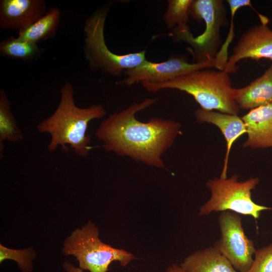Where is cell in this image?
Instances as JSON below:
<instances>
[{
	"instance_id": "obj_11",
	"label": "cell",
	"mask_w": 272,
	"mask_h": 272,
	"mask_svg": "<svg viewBox=\"0 0 272 272\" xmlns=\"http://www.w3.org/2000/svg\"><path fill=\"white\" fill-rule=\"evenodd\" d=\"M43 0H1L0 27L3 29L22 30L46 13Z\"/></svg>"
},
{
	"instance_id": "obj_23",
	"label": "cell",
	"mask_w": 272,
	"mask_h": 272,
	"mask_svg": "<svg viewBox=\"0 0 272 272\" xmlns=\"http://www.w3.org/2000/svg\"><path fill=\"white\" fill-rule=\"evenodd\" d=\"M63 267L67 272H83V270L81 268L75 267L71 262L67 261L64 263Z\"/></svg>"
},
{
	"instance_id": "obj_6",
	"label": "cell",
	"mask_w": 272,
	"mask_h": 272,
	"mask_svg": "<svg viewBox=\"0 0 272 272\" xmlns=\"http://www.w3.org/2000/svg\"><path fill=\"white\" fill-rule=\"evenodd\" d=\"M107 10H100L88 18L85 25V56L90 67L113 76H119L123 71L133 69L146 60V51L118 54L106 45L104 25Z\"/></svg>"
},
{
	"instance_id": "obj_3",
	"label": "cell",
	"mask_w": 272,
	"mask_h": 272,
	"mask_svg": "<svg viewBox=\"0 0 272 272\" xmlns=\"http://www.w3.org/2000/svg\"><path fill=\"white\" fill-rule=\"evenodd\" d=\"M230 74L212 68L199 69L161 83H142L149 92L177 89L191 95L200 108L237 115L239 108L234 97Z\"/></svg>"
},
{
	"instance_id": "obj_10",
	"label": "cell",
	"mask_w": 272,
	"mask_h": 272,
	"mask_svg": "<svg viewBox=\"0 0 272 272\" xmlns=\"http://www.w3.org/2000/svg\"><path fill=\"white\" fill-rule=\"evenodd\" d=\"M261 23L252 26L243 33L228 57L226 72L230 74L237 70L236 64L244 59L272 60V30L267 25L268 20L259 15Z\"/></svg>"
},
{
	"instance_id": "obj_5",
	"label": "cell",
	"mask_w": 272,
	"mask_h": 272,
	"mask_svg": "<svg viewBox=\"0 0 272 272\" xmlns=\"http://www.w3.org/2000/svg\"><path fill=\"white\" fill-rule=\"evenodd\" d=\"M98 227L89 221L74 230L65 239L62 248L64 255H72L79 262V268L90 272H107L110 264L117 261L122 266L135 258L131 253L103 242Z\"/></svg>"
},
{
	"instance_id": "obj_20",
	"label": "cell",
	"mask_w": 272,
	"mask_h": 272,
	"mask_svg": "<svg viewBox=\"0 0 272 272\" xmlns=\"http://www.w3.org/2000/svg\"><path fill=\"white\" fill-rule=\"evenodd\" d=\"M37 253L31 247L16 249L8 248L0 244V262L5 260L15 261L19 268L23 272H31L33 268V260Z\"/></svg>"
},
{
	"instance_id": "obj_19",
	"label": "cell",
	"mask_w": 272,
	"mask_h": 272,
	"mask_svg": "<svg viewBox=\"0 0 272 272\" xmlns=\"http://www.w3.org/2000/svg\"><path fill=\"white\" fill-rule=\"evenodd\" d=\"M193 0H169L164 16L165 23L168 29L186 26Z\"/></svg>"
},
{
	"instance_id": "obj_1",
	"label": "cell",
	"mask_w": 272,
	"mask_h": 272,
	"mask_svg": "<svg viewBox=\"0 0 272 272\" xmlns=\"http://www.w3.org/2000/svg\"><path fill=\"white\" fill-rule=\"evenodd\" d=\"M156 101V98H147L103 120L95 136L105 150L150 166L164 168L162 156L180 133V124L162 118L153 117L147 122L136 118L137 113Z\"/></svg>"
},
{
	"instance_id": "obj_9",
	"label": "cell",
	"mask_w": 272,
	"mask_h": 272,
	"mask_svg": "<svg viewBox=\"0 0 272 272\" xmlns=\"http://www.w3.org/2000/svg\"><path fill=\"white\" fill-rule=\"evenodd\" d=\"M213 67L219 68L217 58L192 63L182 57H171L161 62L146 60L140 65L125 71L126 77L119 84L131 86L140 82L161 83L199 69Z\"/></svg>"
},
{
	"instance_id": "obj_14",
	"label": "cell",
	"mask_w": 272,
	"mask_h": 272,
	"mask_svg": "<svg viewBox=\"0 0 272 272\" xmlns=\"http://www.w3.org/2000/svg\"><path fill=\"white\" fill-rule=\"evenodd\" d=\"M234 97L239 108L243 109L272 104V63L248 86L234 88Z\"/></svg>"
},
{
	"instance_id": "obj_22",
	"label": "cell",
	"mask_w": 272,
	"mask_h": 272,
	"mask_svg": "<svg viewBox=\"0 0 272 272\" xmlns=\"http://www.w3.org/2000/svg\"><path fill=\"white\" fill-rule=\"evenodd\" d=\"M253 263L246 272H272V244L256 249Z\"/></svg>"
},
{
	"instance_id": "obj_24",
	"label": "cell",
	"mask_w": 272,
	"mask_h": 272,
	"mask_svg": "<svg viewBox=\"0 0 272 272\" xmlns=\"http://www.w3.org/2000/svg\"><path fill=\"white\" fill-rule=\"evenodd\" d=\"M166 272H186L181 266H179L176 264H173L172 265L168 267L166 270Z\"/></svg>"
},
{
	"instance_id": "obj_18",
	"label": "cell",
	"mask_w": 272,
	"mask_h": 272,
	"mask_svg": "<svg viewBox=\"0 0 272 272\" xmlns=\"http://www.w3.org/2000/svg\"><path fill=\"white\" fill-rule=\"evenodd\" d=\"M0 52L7 57L30 61L38 57L41 51L37 44L10 37L1 43Z\"/></svg>"
},
{
	"instance_id": "obj_17",
	"label": "cell",
	"mask_w": 272,
	"mask_h": 272,
	"mask_svg": "<svg viewBox=\"0 0 272 272\" xmlns=\"http://www.w3.org/2000/svg\"><path fill=\"white\" fill-rule=\"evenodd\" d=\"M23 134L18 126L11 108V103L3 90L0 91V157L4 156V142H18Z\"/></svg>"
},
{
	"instance_id": "obj_13",
	"label": "cell",
	"mask_w": 272,
	"mask_h": 272,
	"mask_svg": "<svg viewBox=\"0 0 272 272\" xmlns=\"http://www.w3.org/2000/svg\"><path fill=\"white\" fill-rule=\"evenodd\" d=\"M199 123L207 122L217 126L221 131L226 142V152L220 177L227 178L228 159L231 147L242 134L246 133V127L242 118L237 115L224 113L199 108L195 113Z\"/></svg>"
},
{
	"instance_id": "obj_21",
	"label": "cell",
	"mask_w": 272,
	"mask_h": 272,
	"mask_svg": "<svg viewBox=\"0 0 272 272\" xmlns=\"http://www.w3.org/2000/svg\"><path fill=\"white\" fill-rule=\"evenodd\" d=\"M231 13V23L229 33L225 42L222 45L216 57L219 61V70L223 71L228 59V47L234 38V17L236 12L241 8L244 7H251L250 0H227Z\"/></svg>"
},
{
	"instance_id": "obj_15",
	"label": "cell",
	"mask_w": 272,
	"mask_h": 272,
	"mask_svg": "<svg viewBox=\"0 0 272 272\" xmlns=\"http://www.w3.org/2000/svg\"><path fill=\"white\" fill-rule=\"evenodd\" d=\"M181 266L186 272H239L214 246L196 251Z\"/></svg>"
},
{
	"instance_id": "obj_8",
	"label": "cell",
	"mask_w": 272,
	"mask_h": 272,
	"mask_svg": "<svg viewBox=\"0 0 272 272\" xmlns=\"http://www.w3.org/2000/svg\"><path fill=\"white\" fill-rule=\"evenodd\" d=\"M221 237L214 247L224 255L239 272H246L251 266L256 249L244 231L241 218L238 214L226 211L218 217Z\"/></svg>"
},
{
	"instance_id": "obj_4",
	"label": "cell",
	"mask_w": 272,
	"mask_h": 272,
	"mask_svg": "<svg viewBox=\"0 0 272 272\" xmlns=\"http://www.w3.org/2000/svg\"><path fill=\"white\" fill-rule=\"evenodd\" d=\"M190 15L198 21L205 22L203 32L195 37L186 25L174 28L171 36L189 44L188 49L195 62L216 59L222 46L220 30L226 19L223 1L193 0Z\"/></svg>"
},
{
	"instance_id": "obj_12",
	"label": "cell",
	"mask_w": 272,
	"mask_h": 272,
	"mask_svg": "<svg viewBox=\"0 0 272 272\" xmlns=\"http://www.w3.org/2000/svg\"><path fill=\"white\" fill-rule=\"evenodd\" d=\"M242 119L248 135L243 147L272 148V104L250 109Z\"/></svg>"
},
{
	"instance_id": "obj_2",
	"label": "cell",
	"mask_w": 272,
	"mask_h": 272,
	"mask_svg": "<svg viewBox=\"0 0 272 272\" xmlns=\"http://www.w3.org/2000/svg\"><path fill=\"white\" fill-rule=\"evenodd\" d=\"M60 93L57 107L50 116L37 125V130L50 135L47 146L49 151L56 150L58 146L68 151L70 146L77 156L87 157L92 148L91 137L87 132L89 123L103 117L106 111L97 104L86 108L77 106L73 88L70 83L62 86Z\"/></svg>"
},
{
	"instance_id": "obj_16",
	"label": "cell",
	"mask_w": 272,
	"mask_h": 272,
	"mask_svg": "<svg viewBox=\"0 0 272 272\" xmlns=\"http://www.w3.org/2000/svg\"><path fill=\"white\" fill-rule=\"evenodd\" d=\"M60 19V10L56 7L51 8L34 23L19 31L18 37L37 44L55 35Z\"/></svg>"
},
{
	"instance_id": "obj_7",
	"label": "cell",
	"mask_w": 272,
	"mask_h": 272,
	"mask_svg": "<svg viewBox=\"0 0 272 272\" xmlns=\"http://www.w3.org/2000/svg\"><path fill=\"white\" fill-rule=\"evenodd\" d=\"M239 176L215 178L207 182L210 190V198L199 209V215L205 216L213 212L229 211L244 216H250L255 220L260 213L272 208L255 203L251 198V191L259 183L258 177L250 178L244 181L238 180Z\"/></svg>"
}]
</instances>
